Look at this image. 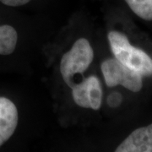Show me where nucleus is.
<instances>
[{
    "label": "nucleus",
    "instance_id": "nucleus-1",
    "mask_svg": "<svg viewBox=\"0 0 152 152\" xmlns=\"http://www.w3.org/2000/svg\"><path fill=\"white\" fill-rule=\"evenodd\" d=\"M108 41L116 59L142 76H152V58L143 50L132 46L124 34L113 31L109 32Z\"/></svg>",
    "mask_w": 152,
    "mask_h": 152
},
{
    "label": "nucleus",
    "instance_id": "nucleus-2",
    "mask_svg": "<svg viewBox=\"0 0 152 152\" xmlns=\"http://www.w3.org/2000/svg\"><path fill=\"white\" fill-rule=\"evenodd\" d=\"M94 58V52L86 38H80L74 43L72 48L63 56L60 72L64 80L71 89L75 85L74 76L83 74L90 67Z\"/></svg>",
    "mask_w": 152,
    "mask_h": 152
},
{
    "label": "nucleus",
    "instance_id": "nucleus-5",
    "mask_svg": "<svg viewBox=\"0 0 152 152\" xmlns=\"http://www.w3.org/2000/svg\"><path fill=\"white\" fill-rule=\"evenodd\" d=\"M18 110L10 99L0 96V147L15 133L18 125Z\"/></svg>",
    "mask_w": 152,
    "mask_h": 152
},
{
    "label": "nucleus",
    "instance_id": "nucleus-8",
    "mask_svg": "<svg viewBox=\"0 0 152 152\" xmlns=\"http://www.w3.org/2000/svg\"><path fill=\"white\" fill-rule=\"evenodd\" d=\"M136 15L145 20H152V0H125Z\"/></svg>",
    "mask_w": 152,
    "mask_h": 152
},
{
    "label": "nucleus",
    "instance_id": "nucleus-7",
    "mask_svg": "<svg viewBox=\"0 0 152 152\" xmlns=\"http://www.w3.org/2000/svg\"><path fill=\"white\" fill-rule=\"evenodd\" d=\"M86 80L90 108L95 111L99 110L102 102V89L101 82L97 77L95 75L86 78Z\"/></svg>",
    "mask_w": 152,
    "mask_h": 152
},
{
    "label": "nucleus",
    "instance_id": "nucleus-10",
    "mask_svg": "<svg viewBox=\"0 0 152 152\" xmlns=\"http://www.w3.org/2000/svg\"><path fill=\"white\" fill-rule=\"evenodd\" d=\"M122 100H123V98H122V96L119 93L113 92L107 96V102L111 107L115 108V107H118L120 104L122 103Z\"/></svg>",
    "mask_w": 152,
    "mask_h": 152
},
{
    "label": "nucleus",
    "instance_id": "nucleus-6",
    "mask_svg": "<svg viewBox=\"0 0 152 152\" xmlns=\"http://www.w3.org/2000/svg\"><path fill=\"white\" fill-rule=\"evenodd\" d=\"M18 34L11 26H0V55H10L16 48Z\"/></svg>",
    "mask_w": 152,
    "mask_h": 152
},
{
    "label": "nucleus",
    "instance_id": "nucleus-9",
    "mask_svg": "<svg viewBox=\"0 0 152 152\" xmlns=\"http://www.w3.org/2000/svg\"><path fill=\"white\" fill-rule=\"evenodd\" d=\"M73 99L78 106L84 108H90V102L88 98L87 80L85 79L80 83L75 84L72 88Z\"/></svg>",
    "mask_w": 152,
    "mask_h": 152
},
{
    "label": "nucleus",
    "instance_id": "nucleus-11",
    "mask_svg": "<svg viewBox=\"0 0 152 152\" xmlns=\"http://www.w3.org/2000/svg\"><path fill=\"white\" fill-rule=\"evenodd\" d=\"M31 0H0L2 4L10 7H19L26 4Z\"/></svg>",
    "mask_w": 152,
    "mask_h": 152
},
{
    "label": "nucleus",
    "instance_id": "nucleus-3",
    "mask_svg": "<svg viewBox=\"0 0 152 152\" xmlns=\"http://www.w3.org/2000/svg\"><path fill=\"white\" fill-rule=\"evenodd\" d=\"M106 85L108 87L122 86L133 92L140 91L143 76L120 63L116 58L104 61L101 66Z\"/></svg>",
    "mask_w": 152,
    "mask_h": 152
},
{
    "label": "nucleus",
    "instance_id": "nucleus-4",
    "mask_svg": "<svg viewBox=\"0 0 152 152\" xmlns=\"http://www.w3.org/2000/svg\"><path fill=\"white\" fill-rule=\"evenodd\" d=\"M116 152H152V124L133 131Z\"/></svg>",
    "mask_w": 152,
    "mask_h": 152
}]
</instances>
